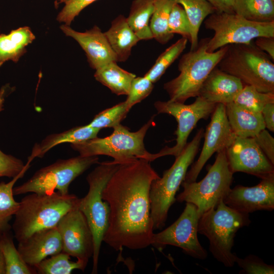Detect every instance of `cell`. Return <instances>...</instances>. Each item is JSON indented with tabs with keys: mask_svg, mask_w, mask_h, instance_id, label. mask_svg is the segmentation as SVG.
<instances>
[{
	"mask_svg": "<svg viewBox=\"0 0 274 274\" xmlns=\"http://www.w3.org/2000/svg\"><path fill=\"white\" fill-rule=\"evenodd\" d=\"M159 177L149 161L140 159L121 164L107 183L102 197L110 214L103 242L115 250L142 249L152 245L150 190Z\"/></svg>",
	"mask_w": 274,
	"mask_h": 274,
	"instance_id": "obj_1",
	"label": "cell"
},
{
	"mask_svg": "<svg viewBox=\"0 0 274 274\" xmlns=\"http://www.w3.org/2000/svg\"><path fill=\"white\" fill-rule=\"evenodd\" d=\"M225 107L229 125L236 136L254 138L265 129L261 113L249 111L233 102Z\"/></svg>",
	"mask_w": 274,
	"mask_h": 274,
	"instance_id": "obj_22",
	"label": "cell"
},
{
	"mask_svg": "<svg viewBox=\"0 0 274 274\" xmlns=\"http://www.w3.org/2000/svg\"><path fill=\"white\" fill-rule=\"evenodd\" d=\"M217 104L208 102L200 96L189 105L170 101H156L154 107L158 113L173 116L178 123L175 132L177 135L176 144L172 147L166 146L155 154L156 158L166 155L178 156L184 149L188 136L200 119H207L214 112Z\"/></svg>",
	"mask_w": 274,
	"mask_h": 274,
	"instance_id": "obj_12",
	"label": "cell"
},
{
	"mask_svg": "<svg viewBox=\"0 0 274 274\" xmlns=\"http://www.w3.org/2000/svg\"><path fill=\"white\" fill-rule=\"evenodd\" d=\"M104 34L117 62L126 61L132 48L140 41L129 26L126 18L121 14L112 21L110 27Z\"/></svg>",
	"mask_w": 274,
	"mask_h": 274,
	"instance_id": "obj_21",
	"label": "cell"
},
{
	"mask_svg": "<svg viewBox=\"0 0 274 274\" xmlns=\"http://www.w3.org/2000/svg\"><path fill=\"white\" fill-rule=\"evenodd\" d=\"M1 248L4 256L6 274L37 273L35 268L27 264L14 244L11 231L1 234Z\"/></svg>",
	"mask_w": 274,
	"mask_h": 274,
	"instance_id": "obj_30",
	"label": "cell"
},
{
	"mask_svg": "<svg viewBox=\"0 0 274 274\" xmlns=\"http://www.w3.org/2000/svg\"><path fill=\"white\" fill-rule=\"evenodd\" d=\"M215 8L216 12L234 13V0H207Z\"/></svg>",
	"mask_w": 274,
	"mask_h": 274,
	"instance_id": "obj_44",
	"label": "cell"
},
{
	"mask_svg": "<svg viewBox=\"0 0 274 274\" xmlns=\"http://www.w3.org/2000/svg\"><path fill=\"white\" fill-rule=\"evenodd\" d=\"M184 9L191 29L190 50L196 49L198 44V33L204 20L216 12L215 8L207 0H175Z\"/></svg>",
	"mask_w": 274,
	"mask_h": 274,
	"instance_id": "obj_27",
	"label": "cell"
},
{
	"mask_svg": "<svg viewBox=\"0 0 274 274\" xmlns=\"http://www.w3.org/2000/svg\"><path fill=\"white\" fill-rule=\"evenodd\" d=\"M264 154L274 165V139L265 129L253 138Z\"/></svg>",
	"mask_w": 274,
	"mask_h": 274,
	"instance_id": "obj_41",
	"label": "cell"
},
{
	"mask_svg": "<svg viewBox=\"0 0 274 274\" xmlns=\"http://www.w3.org/2000/svg\"><path fill=\"white\" fill-rule=\"evenodd\" d=\"M100 129L92 127L89 124L72 128L62 132L53 133L46 137L41 143L36 144L28 158L31 161L36 157L42 158L53 147L65 143H80L97 136Z\"/></svg>",
	"mask_w": 274,
	"mask_h": 274,
	"instance_id": "obj_23",
	"label": "cell"
},
{
	"mask_svg": "<svg viewBox=\"0 0 274 274\" xmlns=\"http://www.w3.org/2000/svg\"><path fill=\"white\" fill-rule=\"evenodd\" d=\"M0 234V240H1ZM0 274H6V267L3 253L0 246Z\"/></svg>",
	"mask_w": 274,
	"mask_h": 274,
	"instance_id": "obj_45",
	"label": "cell"
},
{
	"mask_svg": "<svg viewBox=\"0 0 274 274\" xmlns=\"http://www.w3.org/2000/svg\"><path fill=\"white\" fill-rule=\"evenodd\" d=\"M67 36L73 38L85 51L90 66L97 70L112 62L117 57L101 29L97 26L85 32H78L65 24L60 27Z\"/></svg>",
	"mask_w": 274,
	"mask_h": 274,
	"instance_id": "obj_18",
	"label": "cell"
},
{
	"mask_svg": "<svg viewBox=\"0 0 274 274\" xmlns=\"http://www.w3.org/2000/svg\"><path fill=\"white\" fill-rule=\"evenodd\" d=\"M98 161V156L79 155L67 159H59L38 170L27 181L14 187L13 194H48L56 190L61 194H66L68 193L71 183Z\"/></svg>",
	"mask_w": 274,
	"mask_h": 274,
	"instance_id": "obj_10",
	"label": "cell"
},
{
	"mask_svg": "<svg viewBox=\"0 0 274 274\" xmlns=\"http://www.w3.org/2000/svg\"><path fill=\"white\" fill-rule=\"evenodd\" d=\"M117 62L109 63L96 70L95 79L117 95L128 93L135 75L120 67Z\"/></svg>",
	"mask_w": 274,
	"mask_h": 274,
	"instance_id": "obj_25",
	"label": "cell"
},
{
	"mask_svg": "<svg viewBox=\"0 0 274 274\" xmlns=\"http://www.w3.org/2000/svg\"><path fill=\"white\" fill-rule=\"evenodd\" d=\"M262 92H274L273 61L253 42L229 45L217 66Z\"/></svg>",
	"mask_w": 274,
	"mask_h": 274,
	"instance_id": "obj_6",
	"label": "cell"
},
{
	"mask_svg": "<svg viewBox=\"0 0 274 274\" xmlns=\"http://www.w3.org/2000/svg\"><path fill=\"white\" fill-rule=\"evenodd\" d=\"M23 172L9 182L0 183V234L11 231L10 222L15 215L19 205L14 198L13 188L16 181L21 178Z\"/></svg>",
	"mask_w": 274,
	"mask_h": 274,
	"instance_id": "obj_31",
	"label": "cell"
},
{
	"mask_svg": "<svg viewBox=\"0 0 274 274\" xmlns=\"http://www.w3.org/2000/svg\"><path fill=\"white\" fill-rule=\"evenodd\" d=\"M153 117L140 129L131 132L119 124L113 128L109 136H97L84 142L71 144V148L82 156L107 155L114 158L117 163L123 164L137 159L151 162L155 160V154L147 151L144 139L148 129L153 124Z\"/></svg>",
	"mask_w": 274,
	"mask_h": 274,
	"instance_id": "obj_7",
	"label": "cell"
},
{
	"mask_svg": "<svg viewBox=\"0 0 274 274\" xmlns=\"http://www.w3.org/2000/svg\"><path fill=\"white\" fill-rule=\"evenodd\" d=\"M244 85L237 78L216 66L202 83L198 96L211 103L226 105L233 102Z\"/></svg>",
	"mask_w": 274,
	"mask_h": 274,
	"instance_id": "obj_20",
	"label": "cell"
},
{
	"mask_svg": "<svg viewBox=\"0 0 274 274\" xmlns=\"http://www.w3.org/2000/svg\"><path fill=\"white\" fill-rule=\"evenodd\" d=\"M233 10L250 21H274V0H234Z\"/></svg>",
	"mask_w": 274,
	"mask_h": 274,
	"instance_id": "obj_29",
	"label": "cell"
},
{
	"mask_svg": "<svg viewBox=\"0 0 274 274\" xmlns=\"http://www.w3.org/2000/svg\"><path fill=\"white\" fill-rule=\"evenodd\" d=\"M6 91V88L5 87L2 88L0 90V112L2 111L3 109V107Z\"/></svg>",
	"mask_w": 274,
	"mask_h": 274,
	"instance_id": "obj_46",
	"label": "cell"
},
{
	"mask_svg": "<svg viewBox=\"0 0 274 274\" xmlns=\"http://www.w3.org/2000/svg\"><path fill=\"white\" fill-rule=\"evenodd\" d=\"M56 228L61 238L62 251L87 265L93 254V236L77 204L61 219Z\"/></svg>",
	"mask_w": 274,
	"mask_h": 274,
	"instance_id": "obj_14",
	"label": "cell"
},
{
	"mask_svg": "<svg viewBox=\"0 0 274 274\" xmlns=\"http://www.w3.org/2000/svg\"><path fill=\"white\" fill-rule=\"evenodd\" d=\"M168 28L171 33L180 35L190 41L191 29L189 21L184 9L179 4L176 3L171 11L168 21Z\"/></svg>",
	"mask_w": 274,
	"mask_h": 274,
	"instance_id": "obj_36",
	"label": "cell"
},
{
	"mask_svg": "<svg viewBox=\"0 0 274 274\" xmlns=\"http://www.w3.org/2000/svg\"><path fill=\"white\" fill-rule=\"evenodd\" d=\"M233 102L249 111L261 113L263 107L274 103V92H262L254 87L244 85Z\"/></svg>",
	"mask_w": 274,
	"mask_h": 274,
	"instance_id": "obj_34",
	"label": "cell"
},
{
	"mask_svg": "<svg viewBox=\"0 0 274 274\" xmlns=\"http://www.w3.org/2000/svg\"><path fill=\"white\" fill-rule=\"evenodd\" d=\"M226 155L233 174L243 172L261 179L274 178V165L253 138L236 136Z\"/></svg>",
	"mask_w": 274,
	"mask_h": 274,
	"instance_id": "obj_16",
	"label": "cell"
},
{
	"mask_svg": "<svg viewBox=\"0 0 274 274\" xmlns=\"http://www.w3.org/2000/svg\"><path fill=\"white\" fill-rule=\"evenodd\" d=\"M233 210L245 214L274 209V178L262 179L253 187L237 185L230 189L223 200Z\"/></svg>",
	"mask_w": 274,
	"mask_h": 274,
	"instance_id": "obj_17",
	"label": "cell"
},
{
	"mask_svg": "<svg viewBox=\"0 0 274 274\" xmlns=\"http://www.w3.org/2000/svg\"><path fill=\"white\" fill-rule=\"evenodd\" d=\"M121 164L113 160L100 163L86 178L89 185L87 194L78 199V208L85 216L93 236L92 273H97L100 247L109 225L110 208L102 199V191Z\"/></svg>",
	"mask_w": 274,
	"mask_h": 274,
	"instance_id": "obj_8",
	"label": "cell"
},
{
	"mask_svg": "<svg viewBox=\"0 0 274 274\" xmlns=\"http://www.w3.org/2000/svg\"><path fill=\"white\" fill-rule=\"evenodd\" d=\"M153 11L152 0H133L126 18L130 27L141 40L153 39L150 21Z\"/></svg>",
	"mask_w": 274,
	"mask_h": 274,
	"instance_id": "obj_26",
	"label": "cell"
},
{
	"mask_svg": "<svg viewBox=\"0 0 274 274\" xmlns=\"http://www.w3.org/2000/svg\"><path fill=\"white\" fill-rule=\"evenodd\" d=\"M204 24L214 32L208 43L210 52L229 45L248 44L259 37H274V21H252L235 13L215 12Z\"/></svg>",
	"mask_w": 274,
	"mask_h": 274,
	"instance_id": "obj_11",
	"label": "cell"
},
{
	"mask_svg": "<svg viewBox=\"0 0 274 274\" xmlns=\"http://www.w3.org/2000/svg\"><path fill=\"white\" fill-rule=\"evenodd\" d=\"M153 11L150 21V27L154 39L161 44L171 40L174 35L168 28V21L171 11L176 4L175 0H152Z\"/></svg>",
	"mask_w": 274,
	"mask_h": 274,
	"instance_id": "obj_28",
	"label": "cell"
},
{
	"mask_svg": "<svg viewBox=\"0 0 274 274\" xmlns=\"http://www.w3.org/2000/svg\"><path fill=\"white\" fill-rule=\"evenodd\" d=\"M255 45L274 60V37H259L255 39Z\"/></svg>",
	"mask_w": 274,
	"mask_h": 274,
	"instance_id": "obj_42",
	"label": "cell"
},
{
	"mask_svg": "<svg viewBox=\"0 0 274 274\" xmlns=\"http://www.w3.org/2000/svg\"><path fill=\"white\" fill-rule=\"evenodd\" d=\"M199 218L196 207L186 202L183 212L175 222L162 231L154 233L151 245L160 251L167 245L174 246L194 258L206 259L208 253L197 237Z\"/></svg>",
	"mask_w": 274,
	"mask_h": 274,
	"instance_id": "obj_13",
	"label": "cell"
},
{
	"mask_svg": "<svg viewBox=\"0 0 274 274\" xmlns=\"http://www.w3.org/2000/svg\"><path fill=\"white\" fill-rule=\"evenodd\" d=\"M188 41L187 39L182 37L166 49L144 76L153 83L159 81L166 70L185 49Z\"/></svg>",
	"mask_w": 274,
	"mask_h": 274,
	"instance_id": "obj_33",
	"label": "cell"
},
{
	"mask_svg": "<svg viewBox=\"0 0 274 274\" xmlns=\"http://www.w3.org/2000/svg\"><path fill=\"white\" fill-rule=\"evenodd\" d=\"M235 263L242 268L241 271L248 274H273L274 266L265 263L257 256L250 255L245 258L236 256Z\"/></svg>",
	"mask_w": 274,
	"mask_h": 274,
	"instance_id": "obj_38",
	"label": "cell"
},
{
	"mask_svg": "<svg viewBox=\"0 0 274 274\" xmlns=\"http://www.w3.org/2000/svg\"><path fill=\"white\" fill-rule=\"evenodd\" d=\"M131 109L125 101L120 102L96 114L88 124L100 130L103 128H114L121 124Z\"/></svg>",
	"mask_w": 274,
	"mask_h": 274,
	"instance_id": "obj_35",
	"label": "cell"
},
{
	"mask_svg": "<svg viewBox=\"0 0 274 274\" xmlns=\"http://www.w3.org/2000/svg\"><path fill=\"white\" fill-rule=\"evenodd\" d=\"M154 88V83L145 76L135 77L132 81L125 100L131 108L148 96Z\"/></svg>",
	"mask_w": 274,
	"mask_h": 274,
	"instance_id": "obj_37",
	"label": "cell"
},
{
	"mask_svg": "<svg viewBox=\"0 0 274 274\" xmlns=\"http://www.w3.org/2000/svg\"><path fill=\"white\" fill-rule=\"evenodd\" d=\"M251 223L249 214L237 212L221 200L216 208L203 213L198 223V233L209 241V250L214 257L227 267L235 263L231 250L237 231Z\"/></svg>",
	"mask_w": 274,
	"mask_h": 274,
	"instance_id": "obj_4",
	"label": "cell"
},
{
	"mask_svg": "<svg viewBox=\"0 0 274 274\" xmlns=\"http://www.w3.org/2000/svg\"><path fill=\"white\" fill-rule=\"evenodd\" d=\"M17 249L25 263L34 268L44 259L62 251V241L56 227L36 232L19 242Z\"/></svg>",
	"mask_w": 274,
	"mask_h": 274,
	"instance_id": "obj_19",
	"label": "cell"
},
{
	"mask_svg": "<svg viewBox=\"0 0 274 274\" xmlns=\"http://www.w3.org/2000/svg\"><path fill=\"white\" fill-rule=\"evenodd\" d=\"M70 256L61 251L46 258L34 267L39 274H70L74 269L84 271L86 265L83 262L71 260Z\"/></svg>",
	"mask_w": 274,
	"mask_h": 274,
	"instance_id": "obj_32",
	"label": "cell"
},
{
	"mask_svg": "<svg viewBox=\"0 0 274 274\" xmlns=\"http://www.w3.org/2000/svg\"><path fill=\"white\" fill-rule=\"evenodd\" d=\"M210 38L201 39L196 49L184 54L179 60V75L164 83L163 88L170 101L184 103L198 96L200 88L211 72L224 56L228 45L210 52L207 51Z\"/></svg>",
	"mask_w": 274,
	"mask_h": 274,
	"instance_id": "obj_3",
	"label": "cell"
},
{
	"mask_svg": "<svg viewBox=\"0 0 274 274\" xmlns=\"http://www.w3.org/2000/svg\"><path fill=\"white\" fill-rule=\"evenodd\" d=\"M204 142L197 160L187 172L184 181H196L207 161L215 152L227 149L236 138L229 125L225 105L218 104L204 132Z\"/></svg>",
	"mask_w": 274,
	"mask_h": 274,
	"instance_id": "obj_15",
	"label": "cell"
},
{
	"mask_svg": "<svg viewBox=\"0 0 274 274\" xmlns=\"http://www.w3.org/2000/svg\"><path fill=\"white\" fill-rule=\"evenodd\" d=\"M35 39L27 26L12 30L9 34L0 35V66L6 61H18L26 52V47Z\"/></svg>",
	"mask_w": 274,
	"mask_h": 274,
	"instance_id": "obj_24",
	"label": "cell"
},
{
	"mask_svg": "<svg viewBox=\"0 0 274 274\" xmlns=\"http://www.w3.org/2000/svg\"><path fill=\"white\" fill-rule=\"evenodd\" d=\"M30 166V162L24 164L20 159L4 153L0 150V177L13 178L23 172H26Z\"/></svg>",
	"mask_w": 274,
	"mask_h": 274,
	"instance_id": "obj_40",
	"label": "cell"
},
{
	"mask_svg": "<svg viewBox=\"0 0 274 274\" xmlns=\"http://www.w3.org/2000/svg\"><path fill=\"white\" fill-rule=\"evenodd\" d=\"M204 132L202 128L198 130L192 140L176 157L171 167L163 172L161 178L152 182L150 200L154 230L164 227L169 210L176 200V193L198 151Z\"/></svg>",
	"mask_w": 274,
	"mask_h": 274,
	"instance_id": "obj_5",
	"label": "cell"
},
{
	"mask_svg": "<svg viewBox=\"0 0 274 274\" xmlns=\"http://www.w3.org/2000/svg\"><path fill=\"white\" fill-rule=\"evenodd\" d=\"M78 199L75 194L58 191L25 196L14 215L13 236L19 242L36 232L56 227L61 219L77 206Z\"/></svg>",
	"mask_w": 274,
	"mask_h": 274,
	"instance_id": "obj_2",
	"label": "cell"
},
{
	"mask_svg": "<svg viewBox=\"0 0 274 274\" xmlns=\"http://www.w3.org/2000/svg\"><path fill=\"white\" fill-rule=\"evenodd\" d=\"M97 0H58V3L64 4V7L58 13L57 20L70 25L75 18L86 7Z\"/></svg>",
	"mask_w": 274,
	"mask_h": 274,
	"instance_id": "obj_39",
	"label": "cell"
},
{
	"mask_svg": "<svg viewBox=\"0 0 274 274\" xmlns=\"http://www.w3.org/2000/svg\"><path fill=\"white\" fill-rule=\"evenodd\" d=\"M265 128L274 132V103L266 105L261 111Z\"/></svg>",
	"mask_w": 274,
	"mask_h": 274,
	"instance_id": "obj_43",
	"label": "cell"
},
{
	"mask_svg": "<svg viewBox=\"0 0 274 274\" xmlns=\"http://www.w3.org/2000/svg\"><path fill=\"white\" fill-rule=\"evenodd\" d=\"M233 174L228 165L226 150L218 152L214 163L201 181L182 182L183 190L176 197V200L193 203L200 217L224 200L231 189Z\"/></svg>",
	"mask_w": 274,
	"mask_h": 274,
	"instance_id": "obj_9",
	"label": "cell"
}]
</instances>
